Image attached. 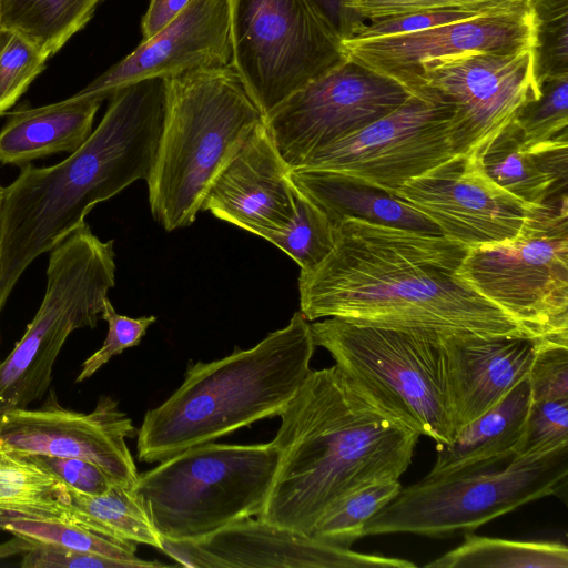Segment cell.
I'll return each mask as SVG.
<instances>
[{"instance_id": "obj_1", "label": "cell", "mask_w": 568, "mask_h": 568, "mask_svg": "<svg viewBox=\"0 0 568 568\" xmlns=\"http://www.w3.org/2000/svg\"><path fill=\"white\" fill-rule=\"evenodd\" d=\"M469 248L444 235L345 219L332 252L300 273V312L308 322L530 336L457 275Z\"/></svg>"}, {"instance_id": "obj_2", "label": "cell", "mask_w": 568, "mask_h": 568, "mask_svg": "<svg viewBox=\"0 0 568 568\" xmlns=\"http://www.w3.org/2000/svg\"><path fill=\"white\" fill-rule=\"evenodd\" d=\"M166 79H145L109 97L108 109L87 141L63 161L31 163L0 200V312L27 267L50 252L85 216L138 180H148L156 156Z\"/></svg>"}, {"instance_id": "obj_3", "label": "cell", "mask_w": 568, "mask_h": 568, "mask_svg": "<svg viewBox=\"0 0 568 568\" xmlns=\"http://www.w3.org/2000/svg\"><path fill=\"white\" fill-rule=\"evenodd\" d=\"M278 416L280 460L257 518L306 535L345 495L399 480L420 436L359 394L336 365L311 369Z\"/></svg>"}, {"instance_id": "obj_4", "label": "cell", "mask_w": 568, "mask_h": 568, "mask_svg": "<svg viewBox=\"0 0 568 568\" xmlns=\"http://www.w3.org/2000/svg\"><path fill=\"white\" fill-rule=\"evenodd\" d=\"M315 347L311 324L295 312L255 346L189 365L176 390L145 413L139 459L161 462L280 415L308 375Z\"/></svg>"}, {"instance_id": "obj_5", "label": "cell", "mask_w": 568, "mask_h": 568, "mask_svg": "<svg viewBox=\"0 0 568 568\" xmlns=\"http://www.w3.org/2000/svg\"><path fill=\"white\" fill-rule=\"evenodd\" d=\"M261 122L231 64L166 79L164 120L146 180L152 215L166 231L195 221L214 181Z\"/></svg>"}, {"instance_id": "obj_6", "label": "cell", "mask_w": 568, "mask_h": 568, "mask_svg": "<svg viewBox=\"0 0 568 568\" xmlns=\"http://www.w3.org/2000/svg\"><path fill=\"white\" fill-rule=\"evenodd\" d=\"M347 381L379 410L439 444L455 436L442 335L326 317L311 324Z\"/></svg>"}, {"instance_id": "obj_7", "label": "cell", "mask_w": 568, "mask_h": 568, "mask_svg": "<svg viewBox=\"0 0 568 568\" xmlns=\"http://www.w3.org/2000/svg\"><path fill=\"white\" fill-rule=\"evenodd\" d=\"M280 450L264 444L190 447L139 476L134 487L162 538L199 539L258 516L275 478Z\"/></svg>"}, {"instance_id": "obj_8", "label": "cell", "mask_w": 568, "mask_h": 568, "mask_svg": "<svg viewBox=\"0 0 568 568\" xmlns=\"http://www.w3.org/2000/svg\"><path fill=\"white\" fill-rule=\"evenodd\" d=\"M114 257L113 241H101L88 223L50 250L40 307L0 363V415L40 399L67 338L97 325L115 284Z\"/></svg>"}, {"instance_id": "obj_9", "label": "cell", "mask_w": 568, "mask_h": 568, "mask_svg": "<svg viewBox=\"0 0 568 568\" xmlns=\"http://www.w3.org/2000/svg\"><path fill=\"white\" fill-rule=\"evenodd\" d=\"M568 476V447L544 456H511L486 467L424 477L369 518L364 536L434 538L471 532L527 503L557 495Z\"/></svg>"}, {"instance_id": "obj_10", "label": "cell", "mask_w": 568, "mask_h": 568, "mask_svg": "<svg viewBox=\"0 0 568 568\" xmlns=\"http://www.w3.org/2000/svg\"><path fill=\"white\" fill-rule=\"evenodd\" d=\"M568 197H549L515 240L470 247L457 275L530 336L568 344Z\"/></svg>"}, {"instance_id": "obj_11", "label": "cell", "mask_w": 568, "mask_h": 568, "mask_svg": "<svg viewBox=\"0 0 568 568\" xmlns=\"http://www.w3.org/2000/svg\"><path fill=\"white\" fill-rule=\"evenodd\" d=\"M231 65L263 115L345 59L315 0H227Z\"/></svg>"}, {"instance_id": "obj_12", "label": "cell", "mask_w": 568, "mask_h": 568, "mask_svg": "<svg viewBox=\"0 0 568 568\" xmlns=\"http://www.w3.org/2000/svg\"><path fill=\"white\" fill-rule=\"evenodd\" d=\"M467 151L454 103L423 87L390 113L318 151L298 169L344 173L394 193Z\"/></svg>"}, {"instance_id": "obj_13", "label": "cell", "mask_w": 568, "mask_h": 568, "mask_svg": "<svg viewBox=\"0 0 568 568\" xmlns=\"http://www.w3.org/2000/svg\"><path fill=\"white\" fill-rule=\"evenodd\" d=\"M397 82L349 60L293 93L264 124L291 170L385 116L408 98Z\"/></svg>"}, {"instance_id": "obj_14", "label": "cell", "mask_w": 568, "mask_h": 568, "mask_svg": "<svg viewBox=\"0 0 568 568\" xmlns=\"http://www.w3.org/2000/svg\"><path fill=\"white\" fill-rule=\"evenodd\" d=\"M394 194L425 214L444 236L469 247L515 240L537 207L495 185L474 148L408 180Z\"/></svg>"}, {"instance_id": "obj_15", "label": "cell", "mask_w": 568, "mask_h": 568, "mask_svg": "<svg viewBox=\"0 0 568 568\" xmlns=\"http://www.w3.org/2000/svg\"><path fill=\"white\" fill-rule=\"evenodd\" d=\"M436 90L456 108V122L473 149L539 97L534 45L509 53L471 51L420 63L415 90Z\"/></svg>"}, {"instance_id": "obj_16", "label": "cell", "mask_w": 568, "mask_h": 568, "mask_svg": "<svg viewBox=\"0 0 568 568\" xmlns=\"http://www.w3.org/2000/svg\"><path fill=\"white\" fill-rule=\"evenodd\" d=\"M134 434L132 419L110 396L84 414L62 407L51 390L40 408L0 415V450L85 459L126 488L140 476L126 444Z\"/></svg>"}, {"instance_id": "obj_17", "label": "cell", "mask_w": 568, "mask_h": 568, "mask_svg": "<svg viewBox=\"0 0 568 568\" xmlns=\"http://www.w3.org/2000/svg\"><path fill=\"white\" fill-rule=\"evenodd\" d=\"M530 45H535L530 3L408 33L366 39L344 36L341 40L344 59L397 82L409 93L425 60L471 51L509 53Z\"/></svg>"}, {"instance_id": "obj_18", "label": "cell", "mask_w": 568, "mask_h": 568, "mask_svg": "<svg viewBox=\"0 0 568 568\" xmlns=\"http://www.w3.org/2000/svg\"><path fill=\"white\" fill-rule=\"evenodd\" d=\"M162 549L190 568H412L400 558L362 554L260 518H246L199 539L162 538Z\"/></svg>"}, {"instance_id": "obj_19", "label": "cell", "mask_w": 568, "mask_h": 568, "mask_svg": "<svg viewBox=\"0 0 568 568\" xmlns=\"http://www.w3.org/2000/svg\"><path fill=\"white\" fill-rule=\"evenodd\" d=\"M227 0H191L163 30L140 44L77 94L109 98L145 79H169L190 71L231 64Z\"/></svg>"}, {"instance_id": "obj_20", "label": "cell", "mask_w": 568, "mask_h": 568, "mask_svg": "<svg viewBox=\"0 0 568 568\" xmlns=\"http://www.w3.org/2000/svg\"><path fill=\"white\" fill-rule=\"evenodd\" d=\"M290 172L263 120L216 178L201 211L258 236L284 229L295 215Z\"/></svg>"}, {"instance_id": "obj_21", "label": "cell", "mask_w": 568, "mask_h": 568, "mask_svg": "<svg viewBox=\"0 0 568 568\" xmlns=\"http://www.w3.org/2000/svg\"><path fill=\"white\" fill-rule=\"evenodd\" d=\"M545 342L530 336L442 335L447 392L456 432L528 377Z\"/></svg>"}, {"instance_id": "obj_22", "label": "cell", "mask_w": 568, "mask_h": 568, "mask_svg": "<svg viewBox=\"0 0 568 568\" xmlns=\"http://www.w3.org/2000/svg\"><path fill=\"white\" fill-rule=\"evenodd\" d=\"M474 149L485 175L527 205L567 193L568 135L528 148L513 120Z\"/></svg>"}, {"instance_id": "obj_23", "label": "cell", "mask_w": 568, "mask_h": 568, "mask_svg": "<svg viewBox=\"0 0 568 568\" xmlns=\"http://www.w3.org/2000/svg\"><path fill=\"white\" fill-rule=\"evenodd\" d=\"M290 175L296 189L336 226L345 219H361L424 234L443 235L435 223L407 201L358 178L314 169H294Z\"/></svg>"}, {"instance_id": "obj_24", "label": "cell", "mask_w": 568, "mask_h": 568, "mask_svg": "<svg viewBox=\"0 0 568 568\" xmlns=\"http://www.w3.org/2000/svg\"><path fill=\"white\" fill-rule=\"evenodd\" d=\"M102 100L77 93L52 104L20 109L0 130V163L22 166L54 153H72L90 136Z\"/></svg>"}, {"instance_id": "obj_25", "label": "cell", "mask_w": 568, "mask_h": 568, "mask_svg": "<svg viewBox=\"0 0 568 568\" xmlns=\"http://www.w3.org/2000/svg\"><path fill=\"white\" fill-rule=\"evenodd\" d=\"M531 404L528 377L495 406L437 445L428 477L447 476L501 462L514 455Z\"/></svg>"}, {"instance_id": "obj_26", "label": "cell", "mask_w": 568, "mask_h": 568, "mask_svg": "<svg viewBox=\"0 0 568 568\" xmlns=\"http://www.w3.org/2000/svg\"><path fill=\"white\" fill-rule=\"evenodd\" d=\"M65 520L98 534L162 549V539L134 488L114 484L98 496L65 486Z\"/></svg>"}, {"instance_id": "obj_27", "label": "cell", "mask_w": 568, "mask_h": 568, "mask_svg": "<svg viewBox=\"0 0 568 568\" xmlns=\"http://www.w3.org/2000/svg\"><path fill=\"white\" fill-rule=\"evenodd\" d=\"M102 0H0V29L18 33L48 59L92 18Z\"/></svg>"}, {"instance_id": "obj_28", "label": "cell", "mask_w": 568, "mask_h": 568, "mask_svg": "<svg viewBox=\"0 0 568 568\" xmlns=\"http://www.w3.org/2000/svg\"><path fill=\"white\" fill-rule=\"evenodd\" d=\"M429 568H568V549L552 541H520L465 534L463 544Z\"/></svg>"}, {"instance_id": "obj_29", "label": "cell", "mask_w": 568, "mask_h": 568, "mask_svg": "<svg viewBox=\"0 0 568 568\" xmlns=\"http://www.w3.org/2000/svg\"><path fill=\"white\" fill-rule=\"evenodd\" d=\"M0 529L29 542L54 545L121 560L131 568L169 566L139 558L135 542L114 539L59 518L0 511Z\"/></svg>"}, {"instance_id": "obj_30", "label": "cell", "mask_w": 568, "mask_h": 568, "mask_svg": "<svg viewBox=\"0 0 568 568\" xmlns=\"http://www.w3.org/2000/svg\"><path fill=\"white\" fill-rule=\"evenodd\" d=\"M0 511L65 520V485L26 454L0 450Z\"/></svg>"}, {"instance_id": "obj_31", "label": "cell", "mask_w": 568, "mask_h": 568, "mask_svg": "<svg viewBox=\"0 0 568 568\" xmlns=\"http://www.w3.org/2000/svg\"><path fill=\"white\" fill-rule=\"evenodd\" d=\"M336 233L337 226L328 216L296 189L292 222L281 230L264 231L260 236L292 257L301 271H308L332 252Z\"/></svg>"}, {"instance_id": "obj_32", "label": "cell", "mask_w": 568, "mask_h": 568, "mask_svg": "<svg viewBox=\"0 0 568 568\" xmlns=\"http://www.w3.org/2000/svg\"><path fill=\"white\" fill-rule=\"evenodd\" d=\"M400 488L399 480H385L345 495L318 519L312 536L351 547L363 537L366 521L385 507Z\"/></svg>"}, {"instance_id": "obj_33", "label": "cell", "mask_w": 568, "mask_h": 568, "mask_svg": "<svg viewBox=\"0 0 568 568\" xmlns=\"http://www.w3.org/2000/svg\"><path fill=\"white\" fill-rule=\"evenodd\" d=\"M538 85L539 97L525 103L514 118L528 148L568 135V75L548 78Z\"/></svg>"}, {"instance_id": "obj_34", "label": "cell", "mask_w": 568, "mask_h": 568, "mask_svg": "<svg viewBox=\"0 0 568 568\" xmlns=\"http://www.w3.org/2000/svg\"><path fill=\"white\" fill-rule=\"evenodd\" d=\"M530 4L535 18L537 83L568 75V0H530Z\"/></svg>"}, {"instance_id": "obj_35", "label": "cell", "mask_w": 568, "mask_h": 568, "mask_svg": "<svg viewBox=\"0 0 568 568\" xmlns=\"http://www.w3.org/2000/svg\"><path fill=\"white\" fill-rule=\"evenodd\" d=\"M530 0H341L345 14L373 21L433 11L490 13L515 10Z\"/></svg>"}, {"instance_id": "obj_36", "label": "cell", "mask_w": 568, "mask_h": 568, "mask_svg": "<svg viewBox=\"0 0 568 568\" xmlns=\"http://www.w3.org/2000/svg\"><path fill=\"white\" fill-rule=\"evenodd\" d=\"M48 58L12 31L0 29V115L16 104L43 71Z\"/></svg>"}, {"instance_id": "obj_37", "label": "cell", "mask_w": 568, "mask_h": 568, "mask_svg": "<svg viewBox=\"0 0 568 568\" xmlns=\"http://www.w3.org/2000/svg\"><path fill=\"white\" fill-rule=\"evenodd\" d=\"M568 447V399L531 400L514 456H544Z\"/></svg>"}, {"instance_id": "obj_38", "label": "cell", "mask_w": 568, "mask_h": 568, "mask_svg": "<svg viewBox=\"0 0 568 568\" xmlns=\"http://www.w3.org/2000/svg\"><path fill=\"white\" fill-rule=\"evenodd\" d=\"M101 318L108 323L106 337L102 346L82 363L77 383L91 377L124 349L139 345L148 328L156 322L153 315L138 318L121 315L109 298L104 301Z\"/></svg>"}, {"instance_id": "obj_39", "label": "cell", "mask_w": 568, "mask_h": 568, "mask_svg": "<svg viewBox=\"0 0 568 568\" xmlns=\"http://www.w3.org/2000/svg\"><path fill=\"white\" fill-rule=\"evenodd\" d=\"M531 400L568 399V344H545L528 375Z\"/></svg>"}, {"instance_id": "obj_40", "label": "cell", "mask_w": 568, "mask_h": 568, "mask_svg": "<svg viewBox=\"0 0 568 568\" xmlns=\"http://www.w3.org/2000/svg\"><path fill=\"white\" fill-rule=\"evenodd\" d=\"M26 455L65 486L84 495L98 496L104 494L115 484L102 468L85 459L36 454Z\"/></svg>"}, {"instance_id": "obj_41", "label": "cell", "mask_w": 568, "mask_h": 568, "mask_svg": "<svg viewBox=\"0 0 568 568\" xmlns=\"http://www.w3.org/2000/svg\"><path fill=\"white\" fill-rule=\"evenodd\" d=\"M484 13L466 11H433L403 16L394 19H385L362 23L351 22L346 32L342 36L366 39L383 36H394L419 31L430 27L463 21Z\"/></svg>"}, {"instance_id": "obj_42", "label": "cell", "mask_w": 568, "mask_h": 568, "mask_svg": "<svg viewBox=\"0 0 568 568\" xmlns=\"http://www.w3.org/2000/svg\"><path fill=\"white\" fill-rule=\"evenodd\" d=\"M31 544L30 549L22 554L19 564L22 568H131L128 562L92 552L41 542Z\"/></svg>"}, {"instance_id": "obj_43", "label": "cell", "mask_w": 568, "mask_h": 568, "mask_svg": "<svg viewBox=\"0 0 568 568\" xmlns=\"http://www.w3.org/2000/svg\"><path fill=\"white\" fill-rule=\"evenodd\" d=\"M191 0H150L141 21L142 41L149 40L170 24Z\"/></svg>"}, {"instance_id": "obj_44", "label": "cell", "mask_w": 568, "mask_h": 568, "mask_svg": "<svg viewBox=\"0 0 568 568\" xmlns=\"http://www.w3.org/2000/svg\"><path fill=\"white\" fill-rule=\"evenodd\" d=\"M320 7L325 11L329 19L339 30L341 34L344 33L347 20L343 10L341 0H315Z\"/></svg>"}, {"instance_id": "obj_45", "label": "cell", "mask_w": 568, "mask_h": 568, "mask_svg": "<svg viewBox=\"0 0 568 568\" xmlns=\"http://www.w3.org/2000/svg\"><path fill=\"white\" fill-rule=\"evenodd\" d=\"M32 546L31 542L13 536L11 540L0 544V560L16 555H22Z\"/></svg>"}, {"instance_id": "obj_46", "label": "cell", "mask_w": 568, "mask_h": 568, "mask_svg": "<svg viewBox=\"0 0 568 568\" xmlns=\"http://www.w3.org/2000/svg\"><path fill=\"white\" fill-rule=\"evenodd\" d=\"M1 191H2V186H0V200H1Z\"/></svg>"}]
</instances>
